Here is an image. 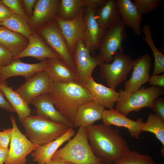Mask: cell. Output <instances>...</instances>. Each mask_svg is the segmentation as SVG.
I'll return each mask as SVG.
<instances>
[{"label":"cell","mask_w":164,"mask_h":164,"mask_svg":"<svg viewBox=\"0 0 164 164\" xmlns=\"http://www.w3.org/2000/svg\"><path fill=\"white\" fill-rule=\"evenodd\" d=\"M85 128L92 149L105 164H114L130 150L119 131L111 125H92Z\"/></svg>","instance_id":"cell-1"},{"label":"cell","mask_w":164,"mask_h":164,"mask_svg":"<svg viewBox=\"0 0 164 164\" xmlns=\"http://www.w3.org/2000/svg\"><path fill=\"white\" fill-rule=\"evenodd\" d=\"M48 93L56 109L73 123L79 106L93 100L90 92L76 82H53Z\"/></svg>","instance_id":"cell-2"},{"label":"cell","mask_w":164,"mask_h":164,"mask_svg":"<svg viewBox=\"0 0 164 164\" xmlns=\"http://www.w3.org/2000/svg\"><path fill=\"white\" fill-rule=\"evenodd\" d=\"M53 157L74 164H105L94 153L89 144L86 128L82 127L79 128L73 138L55 153Z\"/></svg>","instance_id":"cell-3"},{"label":"cell","mask_w":164,"mask_h":164,"mask_svg":"<svg viewBox=\"0 0 164 164\" xmlns=\"http://www.w3.org/2000/svg\"><path fill=\"white\" fill-rule=\"evenodd\" d=\"M26 136L32 143L41 145L51 142L64 134L67 126L43 117L30 115L21 122Z\"/></svg>","instance_id":"cell-4"},{"label":"cell","mask_w":164,"mask_h":164,"mask_svg":"<svg viewBox=\"0 0 164 164\" xmlns=\"http://www.w3.org/2000/svg\"><path fill=\"white\" fill-rule=\"evenodd\" d=\"M120 97L115 106V110L126 115L133 111H138L142 108L151 107L154 99L164 94L160 87L152 86L142 87L132 93L123 90L119 91Z\"/></svg>","instance_id":"cell-5"},{"label":"cell","mask_w":164,"mask_h":164,"mask_svg":"<svg viewBox=\"0 0 164 164\" xmlns=\"http://www.w3.org/2000/svg\"><path fill=\"white\" fill-rule=\"evenodd\" d=\"M111 63H102L99 66L101 77L104 79L108 86L115 90L125 80L128 73L132 70L134 60L123 52H117Z\"/></svg>","instance_id":"cell-6"},{"label":"cell","mask_w":164,"mask_h":164,"mask_svg":"<svg viewBox=\"0 0 164 164\" xmlns=\"http://www.w3.org/2000/svg\"><path fill=\"white\" fill-rule=\"evenodd\" d=\"M39 32L48 46L76 73L72 56L55 18L39 28Z\"/></svg>","instance_id":"cell-7"},{"label":"cell","mask_w":164,"mask_h":164,"mask_svg":"<svg viewBox=\"0 0 164 164\" xmlns=\"http://www.w3.org/2000/svg\"><path fill=\"white\" fill-rule=\"evenodd\" d=\"M10 119L13 132L8 156L5 164H26L27 155L39 145L31 142L22 134L17 126L14 115H12Z\"/></svg>","instance_id":"cell-8"},{"label":"cell","mask_w":164,"mask_h":164,"mask_svg":"<svg viewBox=\"0 0 164 164\" xmlns=\"http://www.w3.org/2000/svg\"><path fill=\"white\" fill-rule=\"evenodd\" d=\"M126 26L122 20L109 28L100 44L98 55L102 63H108L113 60L115 53L123 52V41L126 38Z\"/></svg>","instance_id":"cell-9"},{"label":"cell","mask_w":164,"mask_h":164,"mask_svg":"<svg viewBox=\"0 0 164 164\" xmlns=\"http://www.w3.org/2000/svg\"><path fill=\"white\" fill-rule=\"evenodd\" d=\"M73 57L78 83L82 85L92 78L95 67L102 63L99 55L95 57L91 55L82 40L77 41Z\"/></svg>","instance_id":"cell-10"},{"label":"cell","mask_w":164,"mask_h":164,"mask_svg":"<svg viewBox=\"0 0 164 164\" xmlns=\"http://www.w3.org/2000/svg\"><path fill=\"white\" fill-rule=\"evenodd\" d=\"M96 5L93 4L85 6L84 19V43L90 53L94 54L99 49L107 30L101 27L95 17Z\"/></svg>","instance_id":"cell-11"},{"label":"cell","mask_w":164,"mask_h":164,"mask_svg":"<svg viewBox=\"0 0 164 164\" xmlns=\"http://www.w3.org/2000/svg\"><path fill=\"white\" fill-rule=\"evenodd\" d=\"M53 81L44 70L33 74L15 91L29 104L37 96L49 92Z\"/></svg>","instance_id":"cell-12"},{"label":"cell","mask_w":164,"mask_h":164,"mask_svg":"<svg viewBox=\"0 0 164 164\" xmlns=\"http://www.w3.org/2000/svg\"><path fill=\"white\" fill-rule=\"evenodd\" d=\"M85 7L72 19L64 20L57 15L55 17L72 56L77 41L84 39V14Z\"/></svg>","instance_id":"cell-13"},{"label":"cell","mask_w":164,"mask_h":164,"mask_svg":"<svg viewBox=\"0 0 164 164\" xmlns=\"http://www.w3.org/2000/svg\"><path fill=\"white\" fill-rule=\"evenodd\" d=\"M151 63L152 58L148 54L143 55L134 60L132 75L125 84V91L135 92L139 90L143 84L149 82Z\"/></svg>","instance_id":"cell-14"},{"label":"cell","mask_w":164,"mask_h":164,"mask_svg":"<svg viewBox=\"0 0 164 164\" xmlns=\"http://www.w3.org/2000/svg\"><path fill=\"white\" fill-rule=\"evenodd\" d=\"M59 0H38L36 2L28 24L33 31L52 20L57 15Z\"/></svg>","instance_id":"cell-15"},{"label":"cell","mask_w":164,"mask_h":164,"mask_svg":"<svg viewBox=\"0 0 164 164\" xmlns=\"http://www.w3.org/2000/svg\"><path fill=\"white\" fill-rule=\"evenodd\" d=\"M102 119L104 124L127 128L130 135L136 139L140 138L144 123L141 118L136 121L131 120L113 108L104 110Z\"/></svg>","instance_id":"cell-16"},{"label":"cell","mask_w":164,"mask_h":164,"mask_svg":"<svg viewBox=\"0 0 164 164\" xmlns=\"http://www.w3.org/2000/svg\"><path fill=\"white\" fill-rule=\"evenodd\" d=\"M47 59L39 63H27L20 59L13 60L9 65L0 67V82L12 77L21 76L28 79L35 73L44 70Z\"/></svg>","instance_id":"cell-17"},{"label":"cell","mask_w":164,"mask_h":164,"mask_svg":"<svg viewBox=\"0 0 164 164\" xmlns=\"http://www.w3.org/2000/svg\"><path fill=\"white\" fill-rule=\"evenodd\" d=\"M28 40V43L26 48L19 55L13 57V60L26 57H32L41 62L48 59H61L60 56L34 31Z\"/></svg>","instance_id":"cell-18"},{"label":"cell","mask_w":164,"mask_h":164,"mask_svg":"<svg viewBox=\"0 0 164 164\" xmlns=\"http://www.w3.org/2000/svg\"><path fill=\"white\" fill-rule=\"evenodd\" d=\"M31 104L36 108V115L43 117L53 121L72 128L73 123L65 117L54 107L48 93L36 97Z\"/></svg>","instance_id":"cell-19"},{"label":"cell","mask_w":164,"mask_h":164,"mask_svg":"<svg viewBox=\"0 0 164 164\" xmlns=\"http://www.w3.org/2000/svg\"><path fill=\"white\" fill-rule=\"evenodd\" d=\"M105 109L92 100L84 103L77 108L73 120L75 127L86 128L96 121L102 119Z\"/></svg>","instance_id":"cell-20"},{"label":"cell","mask_w":164,"mask_h":164,"mask_svg":"<svg viewBox=\"0 0 164 164\" xmlns=\"http://www.w3.org/2000/svg\"><path fill=\"white\" fill-rule=\"evenodd\" d=\"M91 93L93 100L103 107L111 109L117 102L120 97L119 92L96 82L91 78L83 85Z\"/></svg>","instance_id":"cell-21"},{"label":"cell","mask_w":164,"mask_h":164,"mask_svg":"<svg viewBox=\"0 0 164 164\" xmlns=\"http://www.w3.org/2000/svg\"><path fill=\"white\" fill-rule=\"evenodd\" d=\"M75 134V131L70 128L64 134L56 139L38 146L31 153L33 161L38 164H45L48 162L52 159L58 149L64 143L70 139Z\"/></svg>","instance_id":"cell-22"},{"label":"cell","mask_w":164,"mask_h":164,"mask_svg":"<svg viewBox=\"0 0 164 164\" xmlns=\"http://www.w3.org/2000/svg\"><path fill=\"white\" fill-rule=\"evenodd\" d=\"M121 20L138 36L141 35L143 16L131 0H116Z\"/></svg>","instance_id":"cell-23"},{"label":"cell","mask_w":164,"mask_h":164,"mask_svg":"<svg viewBox=\"0 0 164 164\" xmlns=\"http://www.w3.org/2000/svg\"><path fill=\"white\" fill-rule=\"evenodd\" d=\"M44 70L53 82L78 83L75 72L61 59H48Z\"/></svg>","instance_id":"cell-24"},{"label":"cell","mask_w":164,"mask_h":164,"mask_svg":"<svg viewBox=\"0 0 164 164\" xmlns=\"http://www.w3.org/2000/svg\"><path fill=\"white\" fill-rule=\"evenodd\" d=\"M95 17L102 28L107 30L121 20L116 0H107L101 6L96 8Z\"/></svg>","instance_id":"cell-25"},{"label":"cell","mask_w":164,"mask_h":164,"mask_svg":"<svg viewBox=\"0 0 164 164\" xmlns=\"http://www.w3.org/2000/svg\"><path fill=\"white\" fill-rule=\"evenodd\" d=\"M106 0H60L57 15L64 20L72 19L86 6L93 4L98 8L103 5Z\"/></svg>","instance_id":"cell-26"},{"label":"cell","mask_w":164,"mask_h":164,"mask_svg":"<svg viewBox=\"0 0 164 164\" xmlns=\"http://www.w3.org/2000/svg\"><path fill=\"white\" fill-rule=\"evenodd\" d=\"M28 42V39L22 35L0 26V44L11 52L13 57L21 53Z\"/></svg>","instance_id":"cell-27"},{"label":"cell","mask_w":164,"mask_h":164,"mask_svg":"<svg viewBox=\"0 0 164 164\" xmlns=\"http://www.w3.org/2000/svg\"><path fill=\"white\" fill-rule=\"evenodd\" d=\"M0 88L7 101L15 109L20 122L30 115L32 111L29 104L19 94L13 90L12 87L8 85L6 80L0 82Z\"/></svg>","instance_id":"cell-28"},{"label":"cell","mask_w":164,"mask_h":164,"mask_svg":"<svg viewBox=\"0 0 164 164\" xmlns=\"http://www.w3.org/2000/svg\"><path fill=\"white\" fill-rule=\"evenodd\" d=\"M29 19L27 15L13 14L8 19L0 22V26L20 34L28 39L34 31L28 25Z\"/></svg>","instance_id":"cell-29"},{"label":"cell","mask_w":164,"mask_h":164,"mask_svg":"<svg viewBox=\"0 0 164 164\" xmlns=\"http://www.w3.org/2000/svg\"><path fill=\"white\" fill-rule=\"evenodd\" d=\"M142 32L144 35L143 38L149 46L154 58V69L152 75H156L164 72V56L156 47L152 36L151 26L145 24Z\"/></svg>","instance_id":"cell-30"},{"label":"cell","mask_w":164,"mask_h":164,"mask_svg":"<svg viewBox=\"0 0 164 164\" xmlns=\"http://www.w3.org/2000/svg\"><path fill=\"white\" fill-rule=\"evenodd\" d=\"M142 132L154 134L162 145L161 156L164 157V121L155 113H150L142 127Z\"/></svg>","instance_id":"cell-31"},{"label":"cell","mask_w":164,"mask_h":164,"mask_svg":"<svg viewBox=\"0 0 164 164\" xmlns=\"http://www.w3.org/2000/svg\"><path fill=\"white\" fill-rule=\"evenodd\" d=\"M114 164H162L155 162L152 157L130 150L118 159Z\"/></svg>","instance_id":"cell-32"},{"label":"cell","mask_w":164,"mask_h":164,"mask_svg":"<svg viewBox=\"0 0 164 164\" xmlns=\"http://www.w3.org/2000/svg\"><path fill=\"white\" fill-rule=\"evenodd\" d=\"M132 2L142 16L154 11L162 2L161 0H132Z\"/></svg>","instance_id":"cell-33"},{"label":"cell","mask_w":164,"mask_h":164,"mask_svg":"<svg viewBox=\"0 0 164 164\" xmlns=\"http://www.w3.org/2000/svg\"><path fill=\"white\" fill-rule=\"evenodd\" d=\"M2 2L13 14L20 15H27L22 6V0H2Z\"/></svg>","instance_id":"cell-34"},{"label":"cell","mask_w":164,"mask_h":164,"mask_svg":"<svg viewBox=\"0 0 164 164\" xmlns=\"http://www.w3.org/2000/svg\"><path fill=\"white\" fill-rule=\"evenodd\" d=\"M150 108L164 121V101L163 99L159 97L155 98Z\"/></svg>","instance_id":"cell-35"},{"label":"cell","mask_w":164,"mask_h":164,"mask_svg":"<svg viewBox=\"0 0 164 164\" xmlns=\"http://www.w3.org/2000/svg\"><path fill=\"white\" fill-rule=\"evenodd\" d=\"M12 60L13 56L11 52L0 44V67L9 65Z\"/></svg>","instance_id":"cell-36"},{"label":"cell","mask_w":164,"mask_h":164,"mask_svg":"<svg viewBox=\"0 0 164 164\" xmlns=\"http://www.w3.org/2000/svg\"><path fill=\"white\" fill-rule=\"evenodd\" d=\"M13 132L12 128L5 129L0 131V146L5 149H8V145L11 140Z\"/></svg>","instance_id":"cell-37"},{"label":"cell","mask_w":164,"mask_h":164,"mask_svg":"<svg viewBox=\"0 0 164 164\" xmlns=\"http://www.w3.org/2000/svg\"><path fill=\"white\" fill-rule=\"evenodd\" d=\"M151 85L159 87L164 86V74L161 75H151L149 81Z\"/></svg>","instance_id":"cell-38"},{"label":"cell","mask_w":164,"mask_h":164,"mask_svg":"<svg viewBox=\"0 0 164 164\" xmlns=\"http://www.w3.org/2000/svg\"><path fill=\"white\" fill-rule=\"evenodd\" d=\"M5 97L3 93L0 88V108L10 112H15L14 108Z\"/></svg>","instance_id":"cell-39"},{"label":"cell","mask_w":164,"mask_h":164,"mask_svg":"<svg viewBox=\"0 0 164 164\" xmlns=\"http://www.w3.org/2000/svg\"><path fill=\"white\" fill-rule=\"evenodd\" d=\"M37 1V0H22L26 10V14L29 18L32 15L33 8Z\"/></svg>","instance_id":"cell-40"},{"label":"cell","mask_w":164,"mask_h":164,"mask_svg":"<svg viewBox=\"0 0 164 164\" xmlns=\"http://www.w3.org/2000/svg\"><path fill=\"white\" fill-rule=\"evenodd\" d=\"M13 13L10 9L2 3H0V22L10 17Z\"/></svg>","instance_id":"cell-41"},{"label":"cell","mask_w":164,"mask_h":164,"mask_svg":"<svg viewBox=\"0 0 164 164\" xmlns=\"http://www.w3.org/2000/svg\"><path fill=\"white\" fill-rule=\"evenodd\" d=\"M9 149H5L0 146V164L5 162L9 155Z\"/></svg>","instance_id":"cell-42"},{"label":"cell","mask_w":164,"mask_h":164,"mask_svg":"<svg viewBox=\"0 0 164 164\" xmlns=\"http://www.w3.org/2000/svg\"><path fill=\"white\" fill-rule=\"evenodd\" d=\"M45 164H66V162L57 158L53 157L50 161Z\"/></svg>","instance_id":"cell-43"},{"label":"cell","mask_w":164,"mask_h":164,"mask_svg":"<svg viewBox=\"0 0 164 164\" xmlns=\"http://www.w3.org/2000/svg\"><path fill=\"white\" fill-rule=\"evenodd\" d=\"M66 164H74L70 162H66Z\"/></svg>","instance_id":"cell-44"},{"label":"cell","mask_w":164,"mask_h":164,"mask_svg":"<svg viewBox=\"0 0 164 164\" xmlns=\"http://www.w3.org/2000/svg\"><path fill=\"white\" fill-rule=\"evenodd\" d=\"M2 3V0H0V3Z\"/></svg>","instance_id":"cell-45"}]
</instances>
